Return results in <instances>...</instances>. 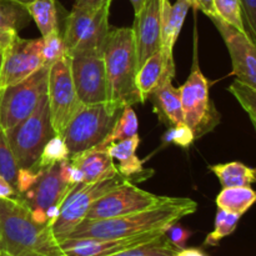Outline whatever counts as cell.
<instances>
[{"mask_svg":"<svg viewBox=\"0 0 256 256\" xmlns=\"http://www.w3.org/2000/svg\"><path fill=\"white\" fill-rule=\"evenodd\" d=\"M198 204L189 198H168L162 204L124 216L82 220L68 239H114L165 232L170 225L194 214Z\"/></svg>","mask_w":256,"mask_h":256,"instance_id":"1","label":"cell"},{"mask_svg":"<svg viewBox=\"0 0 256 256\" xmlns=\"http://www.w3.org/2000/svg\"><path fill=\"white\" fill-rule=\"evenodd\" d=\"M2 250L12 256H66L49 224H39L19 196L0 199Z\"/></svg>","mask_w":256,"mask_h":256,"instance_id":"2","label":"cell"},{"mask_svg":"<svg viewBox=\"0 0 256 256\" xmlns=\"http://www.w3.org/2000/svg\"><path fill=\"white\" fill-rule=\"evenodd\" d=\"M102 56L108 78V102L119 112L142 102L136 84L139 65L132 28L110 29Z\"/></svg>","mask_w":256,"mask_h":256,"instance_id":"3","label":"cell"},{"mask_svg":"<svg viewBox=\"0 0 256 256\" xmlns=\"http://www.w3.org/2000/svg\"><path fill=\"white\" fill-rule=\"evenodd\" d=\"M5 134L18 168L34 170L46 142L56 135L50 120L48 95L40 99L26 119L5 130Z\"/></svg>","mask_w":256,"mask_h":256,"instance_id":"4","label":"cell"},{"mask_svg":"<svg viewBox=\"0 0 256 256\" xmlns=\"http://www.w3.org/2000/svg\"><path fill=\"white\" fill-rule=\"evenodd\" d=\"M120 112L108 102L82 105L62 134L70 156L102 144L114 128Z\"/></svg>","mask_w":256,"mask_h":256,"instance_id":"5","label":"cell"},{"mask_svg":"<svg viewBox=\"0 0 256 256\" xmlns=\"http://www.w3.org/2000/svg\"><path fill=\"white\" fill-rule=\"evenodd\" d=\"M179 89L184 122L199 139L219 124L220 115L210 99V85L199 68L196 49L189 78Z\"/></svg>","mask_w":256,"mask_h":256,"instance_id":"6","label":"cell"},{"mask_svg":"<svg viewBox=\"0 0 256 256\" xmlns=\"http://www.w3.org/2000/svg\"><path fill=\"white\" fill-rule=\"evenodd\" d=\"M109 10L110 5L99 10L72 8L62 35L69 56L82 52H102L110 32Z\"/></svg>","mask_w":256,"mask_h":256,"instance_id":"7","label":"cell"},{"mask_svg":"<svg viewBox=\"0 0 256 256\" xmlns=\"http://www.w3.org/2000/svg\"><path fill=\"white\" fill-rule=\"evenodd\" d=\"M126 182L129 180L125 179L122 174H116L96 182L78 184L64 200L59 218L52 226V235L56 242L60 244L68 239L72 230L86 218L88 212L96 200Z\"/></svg>","mask_w":256,"mask_h":256,"instance_id":"8","label":"cell"},{"mask_svg":"<svg viewBox=\"0 0 256 256\" xmlns=\"http://www.w3.org/2000/svg\"><path fill=\"white\" fill-rule=\"evenodd\" d=\"M49 66L44 65L26 79L0 89V125L4 130L12 129L26 119L48 94Z\"/></svg>","mask_w":256,"mask_h":256,"instance_id":"9","label":"cell"},{"mask_svg":"<svg viewBox=\"0 0 256 256\" xmlns=\"http://www.w3.org/2000/svg\"><path fill=\"white\" fill-rule=\"evenodd\" d=\"M46 95L52 129L55 134L62 136L72 118L82 106L72 82L69 55L49 66Z\"/></svg>","mask_w":256,"mask_h":256,"instance_id":"10","label":"cell"},{"mask_svg":"<svg viewBox=\"0 0 256 256\" xmlns=\"http://www.w3.org/2000/svg\"><path fill=\"white\" fill-rule=\"evenodd\" d=\"M166 199L168 196L152 194L138 188L132 182H126L96 200L84 220H102L124 216L162 204Z\"/></svg>","mask_w":256,"mask_h":256,"instance_id":"11","label":"cell"},{"mask_svg":"<svg viewBox=\"0 0 256 256\" xmlns=\"http://www.w3.org/2000/svg\"><path fill=\"white\" fill-rule=\"evenodd\" d=\"M69 58L79 102L82 105L106 102L108 78L102 52H82Z\"/></svg>","mask_w":256,"mask_h":256,"instance_id":"12","label":"cell"},{"mask_svg":"<svg viewBox=\"0 0 256 256\" xmlns=\"http://www.w3.org/2000/svg\"><path fill=\"white\" fill-rule=\"evenodd\" d=\"M44 66L42 39L14 38L2 50L0 89L26 79Z\"/></svg>","mask_w":256,"mask_h":256,"instance_id":"13","label":"cell"},{"mask_svg":"<svg viewBox=\"0 0 256 256\" xmlns=\"http://www.w3.org/2000/svg\"><path fill=\"white\" fill-rule=\"evenodd\" d=\"M212 22L225 42L232 64V74L242 84L256 90V45L246 32L226 24L219 16Z\"/></svg>","mask_w":256,"mask_h":256,"instance_id":"14","label":"cell"},{"mask_svg":"<svg viewBox=\"0 0 256 256\" xmlns=\"http://www.w3.org/2000/svg\"><path fill=\"white\" fill-rule=\"evenodd\" d=\"M76 185H70L60 174V162L38 172V179L30 189L18 194L32 212H46L50 206L62 205Z\"/></svg>","mask_w":256,"mask_h":256,"instance_id":"15","label":"cell"},{"mask_svg":"<svg viewBox=\"0 0 256 256\" xmlns=\"http://www.w3.org/2000/svg\"><path fill=\"white\" fill-rule=\"evenodd\" d=\"M164 0H145L144 6L135 15L134 32L139 68L154 52L162 50V20Z\"/></svg>","mask_w":256,"mask_h":256,"instance_id":"16","label":"cell"},{"mask_svg":"<svg viewBox=\"0 0 256 256\" xmlns=\"http://www.w3.org/2000/svg\"><path fill=\"white\" fill-rule=\"evenodd\" d=\"M164 232H154L114 239H65L60 242V248L66 256H109L150 242Z\"/></svg>","mask_w":256,"mask_h":256,"instance_id":"17","label":"cell"},{"mask_svg":"<svg viewBox=\"0 0 256 256\" xmlns=\"http://www.w3.org/2000/svg\"><path fill=\"white\" fill-rule=\"evenodd\" d=\"M70 162L82 172V182L90 184L119 174L106 148L95 146L69 158Z\"/></svg>","mask_w":256,"mask_h":256,"instance_id":"18","label":"cell"},{"mask_svg":"<svg viewBox=\"0 0 256 256\" xmlns=\"http://www.w3.org/2000/svg\"><path fill=\"white\" fill-rule=\"evenodd\" d=\"M175 64L168 62L162 50L154 52L142 66L136 76L138 89L142 95V102L166 79H174Z\"/></svg>","mask_w":256,"mask_h":256,"instance_id":"19","label":"cell"},{"mask_svg":"<svg viewBox=\"0 0 256 256\" xmlns=\"http://www.w3.org/2000/svg\"><path fill=\"white\" fill-rule=\"evenodd\" d=\"M190 8L192 5H190L189 0H176L175 4H170L169 0L162 2V52L168 62H174L172 49L179 38L188 10Z\"/></svg>","mask_w":256,"mask_h":256,"instance_id":"20","label":"cell"},{"mask_svg":"<svg viewBox=\"0 0 256 256\" xmlns=\"http://www.w3.org/2000/svg\"><path fill=\"white\" fill-rule=\"evenodd\" d=\"M154 104V112L160 122L170 128L184 122V112L182 106L180 89L172 85V79H166L149 96Z\"/></svg>","mask_w":256,"mask_h":256,"instance_id":"21","label":"cell"},{"mask_svg":"<svg viewBox=\"0 0 256 256\" xmlns=\"http://www.w3.org/2000/svg\"><path fill=\"white\" fill-rule=\"evenodd\" d=\"M139 144L140 138L138 134L130 139L112 142L106 146L112 160L118 162L116 169L119 174L132 182V180H138L136 176L144 172L142 162L136 156V149L139 148Z\"/></svg>","mask_w":256,"mask_h":256,"instance_id":"22","label":"cell"},{"mask_svg":"<svg viewBox=\"0 0 256 256\" xmlns=\"http://www.w3.org/2000/svg\"><path fill=\"white\" fill-rule=\"evenodd\" d=\"M29 18L25 6L9 0H0V48L2 50L29 22Z\"/></svg>","mask_w":256,"mask_h":256,"instance_id":"23","label":"cell"},{"mask_svg":"<svg viewBox=\"0 0 256 256\" xmlns=\"http://www.w3.org/2000/svg\"><path fill=\"white\" fill-rule=\"evenodd\" d=\"M210 170L216 175L222 188L252 186L256 182V168L239 162L212 165Z\"/></svg>","mask_w":256,"mask_h":256,"instance_id":"24","label":"cell"},{"mask_svg":"<svg viewBox=\"0 0 256 256\" xmlns=\"http://www.w3.org/2000/svg\"><path fill=\"white\" fill-rule=\"evenodd\" d=\"M255 202L256 190L250 186L224 188L216 196L219 209L238 215H244Z\"/></svg>","mask_w":256,"mask_h":256,"instance_id":"25","label":"cell"},{"mask_svg":"<svg viewBox=\"0 0 256 256\" xmlns=\"http://www.w3.org/2000/svg\"><path fill=\"white\" fill-rule=\"evenodd\" d=\"M30 18L39 28L42 38L59 30L56 0H35L26 6Z\"/></svg>","mask_w":256,"mask_h":256,"instance_id":"26","label":"cell"},{"mask_svg":"<svg viewBox=\"0 0 256 256\" xmlns=\"http://www.w3.org/2000/svg\"><path fill=\"white\" fill-rule=\"evenodd\" d=\"M138 132H139V122H138L136 114H135L132 106H126L122 110V112H120L119 118H118L116 122H115L114 128L109 132V135L98 146L106 148L112 142L130 139V138L138 135Z\"/></svg>","mask_w":256,"mask_h":256,"instance_id":"27","label":"cell"},{"mask_svg":"<svg viewBox=\"0 0 256 256\" xmlns=\"http://www.w3.org/2000/svg\"><path fill=\"white\" fill-rule=\"evenodd\" d=\"M178 252L179 249L169 242L164 232L150 242L109 256H175Z\"/></svg>","mask_w":256,"mask_h":256,"instance_id":"28","label":"cell"},{"mask_svg":"<svg viewBox=\"0 0 256 256\" xmlns=\"http://www.w3.org/2000/svg\"><path fill=\"white\" fill-rule=\"evenodd\" d=\"M69 158V150H68V146L62 136L54 135L42 149L39 162H38L36 166L34 168L32 172H39V170L45 169V168L54 166V165L59 164L64 160H68Z\"/></svg>","mask_w":256,"mask_h":256,"instance_id":"29","label":"cell"},{"mask_svg":"<svg viewBox=\"0 0 256 256\" xmlns=\"http://www.w3.org/2000/svg\"><path fill=\"white\" fill-rule=\"evenodd\" d=\"M240 218H242V215L228 212L222 209L218 210L216 216H215L214 230L206 236L205 245L216 246L224 238L232 235L239 224Z\"/></svg>","mask_w":256,"mask_h":256,"instance_id":"30","label":"cell"},{"mask_svg":"<svg viewBox=\"0 0 256 256\" xmlns=\"http://www.w3.org/2000/svg\"><path fill=\"white\" fill-rule=\"evenodd\" d=\"M214 5L220 19L239 32H246L240 0H214Z\"/></svg>","mask_w":256,"mask_h":256,"instance_id":"31","label":"cell"},{"mask_svg":"<svg viewBox=\"0 0 256 256\" xmlns=\"http://www.w3.org/2000/svg\"><path fill=\"white\" fill-rule=\"evenodd\" d=\"M18 172H19V168L10 149L5 130L0 125V175H2L14 186V189L16 185Z\"/></svg>","mask_w":256,"mask_h":256,"instance_id":"32","label":"cell"},{"mask_svg":"<svg viewBox=\"0 0 256 256\" xmlns=\"http://www.w3.org/2000/svg\"><path fill=\"white\" fill-rule=\"evenodd\" d=\"M66 54L64 39L60 34L59 30L50 32L49 35L42 38V58H44V65L50 66L55 62L64 58Z\"/></svg>","mask_w":256,"mask_h":256,"instance_id":"33","label":"cell"},{"mask_svg":"<svg viewBox=\"0 0 256 256\" xmlns=\"http://www.w3.org/2000/svg\"><path fill=\"white\" fill-rule=\"evenodd\" d=\"M228 90L249 114V116H256V90L242 84L239 80H235Z\"/></svg>","mask_w":256,"mask_h":256,"instance_id":"34","label":"cell"},{"mask_svg":"<svg viewBox=\"0 0 256 256\" xmlns=\"http://www.w3.org/2000/svg\"><path fill=\"white\" fill-rule=\"evenodd\" d=\"M194 140V132L185 122H180L175 126H172L164 135V142H174L182 148L190 146Z\"/></svg>","mask_w":256,"mask_h":256,"instance_id":"35","label":"cell"},{"mask_svg":"<svg viewBox=\"0 0 256 256\" xmlns=\"http://www.w3.org/2000/svg\"><path fill=\"white\" fill-rule=\"evenodd\" d=\"M245 29L256 45V0H240Z\"/></svg>","mask_w":256,"mask_h":256,"instance_id":"36","label":"cell"},{"mask_svg":"<svg viewBox=\"0 0 256 256\" xmlns=\"http://www.w3.org/2000/svg\"><path fill=\"white\" fill-rule=\"evenodd\" d=\"M165 235H166L169 242H172L176 249L182 250L184 249L188 240L192 236V232L185 229L184 226H182V225L178 224V222H175V224L170 225V226L165 230Z\"/></svg>","mask_w":256,"mask_h":256,"instance_id":"37","label":"cell"},{"mask_svg":"<svg viewBox=\"0 0 256 256\" xmlns=\"http://www.w3.org/2000/svg\"><path fill=\"white\" fill-rule=\"evenodd\" d=\"M38 179V172H32L30 169H19L18 172L16 185H15V192L18 194H22L28 189L34 185V182Z\"/></svg>","mask_w":256,"mask_h":256,"instance_id":"38","label":"cell"},{"mask_svg":"<svg viewBox=\"0 0 256 256\" xmlns=\"http://www.w3.org/2000/svg\"><path fill=\"white\" fill-rule=\"evenodd\" d=\"M192 8H194L195 10H200V12H204L205 15L212 19V18H216V10H215L214 0H189Z\"/></svg>","mask_w":256,"mask_h":256,"instance_id":"39","label":"cell"},{"mask_svg":"<svg viewBox=\"0 0 256 256\" xmlns=\"http://www.w3.org/2000/svg\"><path fill=\"white\" fill-rule=\"evenodd\" d=\"M112 0H76L72 8H80V9L88 10H99L106 5L112 4Z\"/></svg>","mask_w":256,"mask_h":256,"instance_id":"40","label":"cell"},{"mask_svg":"<svg viewBox=\"0 0 256 256\" xmlns=\"http://www.w3.org/2000/svg\"><path fill=\"white\" fill-rule=\"evenodd\" d=\"M16 195L14 186L5 179L2 175H0V199H8Z\"/></svg>","mask_w":256,"mask_h":256,"instance_id":"41","label":"cell"},{"mask_svg":"<svg viewBox=\"0 0 256 256\" xmlns=\"http://www.w3.org/2000/svg\"><path fill=\"white\" fill-rule=\"evenodd\" d=\"M175 256H208V255L205 254L202 249H196V248H189V249H186V248H184V249L179 250V252L175 254Z\"/></svg>","mask_w":256,"mask_h":256,"instance_id":"42","label":"cell"},{"mask_svg":"<svg viewBox=\"0 0 256 256\" xmlns=\"http://www.w3.org/2000/svg\"><path fill=\"white\" fill-rule=\"evenodd\" d=\"M129 2H132V8H134V12H135V15H136L138 12H139L140 10H142V8L144 6L145 0H129Z\"/></svg>","mask_w":256,"mask_h":256,"instance_id":"43","label":"cell"},{"mask_svg":"<svg viewBox=\"0 0 256 256\" xmlns=\"http://www.w3.org/2000/svg\"><path fill=\"white\" fill-rule=\"evenodd\" d=\"M9 2H16V4H19V5H22V6H25V8H26L28 5L32 4V2H34L35 0H9Z\"/></svg>","mask_w":256,"mask_h":256,"instance_id":"44","label":"cell"},{"mask_svg":"<svg viewBox=\"0 0 256 256\" xmlns=\"http://www.w3.org/2000/svg\"><path fill=\"white\" fill-rule=\"evenodd\" d=\"M250 120H252V124L254 126L255 132H256V116H250Z\"/></svg>","mask_w":256,"mask_h":256,"instance_id":"45","label":"cell"},{"mask_svg":"<svg viewBox=\"0 0 256 256\" xmlns=\"http://www.w3.org/2000/svg\"><path fill=\"white\" fill-rule=\"evenodd\" d=\"M2 49L0 48V72H2Z\"/></svg>","mask_w":256,"mask_h":256,"instance_id":"46","label":"cell"},{"mask_svg":"<svg viewBox=\"0 0 256 256\" xmlns=\"http://www.w3.org/2000/svg\"><path fill=\"white\" fill-rule=\"evenodd\" d=\"M4 250H2V235H0V254H2Z\"/></svg>","mask_w":256,"mask_h":256,"instance_id":"47","label":"cell"},{"mask_svg":"<svg viewBox=\"0 0 256 256\" xmlns=\"http://www.w3.org/2000/svg\"><path fill=\"white\" fill-rule=\"evenodd\" d=\"M0 256H12V255H9V254H6V252H2V254H0Z\"/></svg>","mask_w":256,"mask_h":256,"instance_id":"48","label":"cell"}]
</instances>
